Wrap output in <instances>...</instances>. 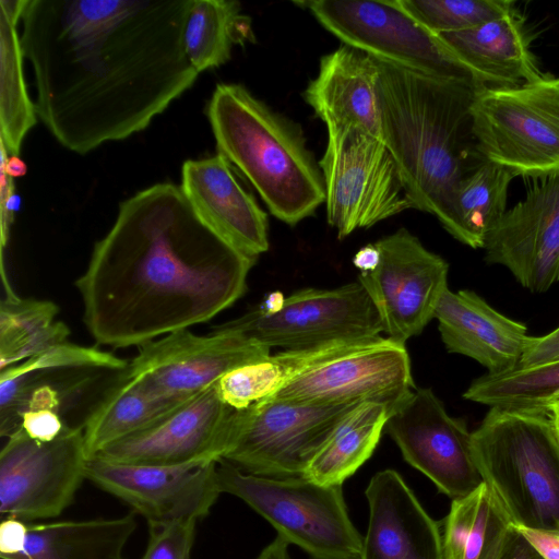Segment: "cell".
<instances>
[{"mask_svg": "<svg viewBox=\"0 0 559 559\" xmlns=\"http://www.w3.org/2000/svg\"><path fill=\"white\" fill-rule=\"evenodd\" d=\"M191 0H26L21 45L39 119L86 154L144 130L189 90L182 29Z\"/></svg>", "mask_w": 559, "mask_h": 559, "instance_id": "cell-1", "label": "cell"}, {"mask_svg": "<svg viewBox=\"0 0 559 559\" xmlns=\"http://www.w3.org/2000/svg\"><path fill=\"white\" fill-rule=\"evenodd\" d=\"M255 261L211 230L180 186L153 185L120 202L76 280L83 322L98 345L139 347L229 308Z\"/></svg>", "mask_w": 559, "mask_h": 559, "instance_id": "cell-2", "label": "cell"}, {"mask_svg": "<svg viewBox=\"0 0 559 559\" xmlns=\"http://www.w3.org/2000/svg\"><path fill=\"white\" fill-rule=\"evenodd\" d=\"M376 60L382 140L413 207L451 235L460 183L484 159L471 115L479 88Z\"/></svg>", "mask_w": 559, "mask_h": 559, "instance_id": "cell-3", "label": "cell"}, {"mask_svg": "<svg viewBox=\"0 0 559 559\" xmlns=\"http://www.w3.org/2000/svg\"><path fill=\"white\" fill-rule=\"evenodd\" d=\"M206 115L217 152L239 170L270 213L294 226L324 203V183L301 128L245 86L218 84Z\"/></svg>", "mask_w": 559, "mask_h": 559, "instance_id": "cell-4", "label": "cell"}, {"mask_svg": "<svg viewBox=\"0 0 559 559\" xmlns=\"http://www.w3.org/2000/svg\"><path fill=\"white\" fill-rule=\"evenodd\" d=\"M472 447L513 525L559 531V437L550 413L490 407Z\"/></svg>", "mask_w": 559, "mask_h": 559, "instance_id": "cell-5", "label": "cell"}, {"mask_svg": "<svg viewBox=\"0 0 559 559\" xmlns=\"http://www.w3.org/2000/svg\"><path fill=\"white\" fill-rule=\"evenodd\" d=\"M217 477L222 493L241 499L312 559H361L362 537L342 485L253 475L224 460L217 462Z\"/></svg>", "mask_w": 559, "mask_h": 559, "instance_id": "cell-6", "label": "cell"}, {"mask_svg": "<svg viewBox=\"0 0 559 559\" xmlns=\"http://www.w3.org/2000/svg\"><path fill=\"white\" fill-rule=\"evenodd\" d=\"M479 154L512 174L559 175V76L509 87H483L471 107Z\"/></svg>", "mask_w": 559, "mask_h": 559, "instance_id": "cell-7", "label": "cell"}, {"mask_svg": "<svg viewBox=\"0 0 559 559\" xmlns=\"http://www.w3.org/2000/svg\"><path fill=\"white\" fill-rule=\"evenodd\" d=\"M319 160L326 219L340 239L414 209L382 140L349 124L326 127Z\"/></svg>", "mask_w": 559, "mask_h": 559, "instance_id": "cell-8", "label": "cell"}, {"mask_svg": "<svg viewBox=\"0 0 559 559\" xmlns=\"http://www.w3.org/2000/svg\"><path fill=\"white\" fill-rule=\"evenodd\" d=\"M296 4L308 9L344 45L412 71L486 87L399 0H312Z\"/></svg>", "mask_w": 559, "mask_h": 559, "instance_id": "cell-9", "label": "cell"}, {"mask_svg": "<svg viewBox=\"0 0 559 559\" xmlns=\"http://www.w3.org/2000/svg\"><path fill=\"white\" fill-rule=\"evenodd\" d=\"M358 404L276 397L255 403L242 411L235 442L223 460L253 475L302 477L318 451Z\"/></svg>", "mask_w": 559, "mask_h": 559, "instance_id": "cell-10", "label": "cell"}, {"mask_svg": "<svg viewBox=\"0 0 559 559\" xmlns=\"http://www.w3.org/2000/svg\"><path fill=\"white\" fill-rule=\"evenodd\" d=\"M415 389L405 344L380 335L331 343L273 397L314 404L377 402L392 413Z\"/></svg>", "mask_w": 559, "mask_h": 559, "instance_id": "cell-11", "label": "cell"}, {"mask_svg": "<svg viewBox=\"0 0 559 559\" xmlns=\"http://www.w3.org/2000/svg\"><path fill=\"white\" fill-rule=\"evenodd\" d=\"M219 326L285 350L383 334L378 310L358 281L331 289H300L273 311L258 307Z\"/></svg>", "mask_w": 559, "mask_h": 559, "instance_id": "cell-12", "label": "cell"}, {"mask_svg": "<svg viewBox=\"0 0 559 559\" xmlns=\"http://www.w3.org/2000/svg\"><path fill=\"white\" fill-rule=\"evenodd\" d=\"M0 452V513L25 522L50 521L72 504L86 479L82 427L66 426L52 441L31 439L22 428Z\"/></svg>", "mask_w": 559, "mask_h": 559, "instance_id": "cell-13", "label": "cell"}, {"mask_svg": "<svg viewBox=\"0 0 559 559\" xmlns=\"http://www.w3.org/2000/svg\"><path fill=\"white\" fill-rule=\"evenodd\" d=\"M380 260L360 273L364 286L383 324V334L401 344L419 335L435 318L448 287V262L428 250L406 228L374 242Z\"/></svg>", "mask_w": 559, "mask_h": 559, "instance_id": "cell-14", "label": "cell"}, {"mask_svg": "<svg viewBox=\"0 0 559 559\" xmlns=\"http://www.w3.org/2000/svg\"><path fill=\"white\" fill-rule=\"evenodd\" d=\"M271 356V348L238 331L217 326L200 335L176 331L139 346L129 370L160 396L181 404L240 366Z\"/></svg>", "mask_w": 559, "mask_h": 559, "instance_id": "cell-15", "label": "cell"}, {"mask_svg": "<svg viewBox=\"0 0 559 559\" xmlns=\"http://www.w3.org/2000/svg\"><path fill=\"white\" fill-rule=\"evenodd\" d=\"M241 416L242 411L221 400L213 384L96 456L117 463L145 465L218 462L233 447Z\"/></svg>", "mask_w": 559, "mask_h": 559, "instance_id": "cell-16", "label": "cell"}, {"mask_svg": "<svg viewBox=\"0 0 559 559\" xmlns=\"http://www.w3.org/2000/svg\"><path fill=\"white\" fill-rule=\"evenodd\" d=\"M385 430L404 460L452 500L483 483L473 454L472 432L452 417L430 389H415L391 414Z\"/></svg>", "mask_w": 559, "mask_h": 559, "instance_id": "cell-17", "label": "cell"}, {"mask_svg": "<svg viewBox=\"0 0 559 559\" xmlns=\"http://www.w3.org/2000/svg\"><path fill=\"white\" fill-rule=\"evenodd\" d=\"M86 479L116 497L147 524L207 516L222 493L217 462L182 465L127 464L91 457Z\"/></svg>", "mask_w": 559, "mask_h": 559, "instance_id": "cell-18", "label": "cell"}, {"mask_svg": "<svg viewBox=\"0 0 559 559\" xmlns=\"http://www.w3.org/2000/svg\"><path fill=\"white\" fill-rule=\"evenodd\" d=\"M485 261L507 267L524 288L559 283V175L534 185L489 231Z\"/></svg>", "mask_w": 559, "mask_h": 559, "instance_id": "cell-19", "label": "cell"}, {"mask_svg": "<svg viewBox=\"0 0 559 559\" xmlns=\"http://www.w3.org/2000/svg\"><path fill=\"white\" fill-rule=\"evenodd\" d=\"M221 153L186 160L180 188L201 221L229 246L257 259L269 250L267 214Z\"/></svg>", "mask_w": 559, "mask_h": 559, "instance_id": "cell-20", "label": "cell"}, {"mask_svg": "<svg viewBox=\"0 0 559 559\" xmlns=\"http://www.w3.org/2000/svg\"><path fill=\"white\" fill-rule=\"evenodd\" d=\"M365 496L369 519L361 559H443L439 524L397 472L376 473Z\"/></svg>", "mask_w": 559, "mask_h": 559, "instance_id": "cell-21", "label": "cell"}, {"mask_svg": "<svg viewBox=\"0 0 559 559\" xmlns=\"http://www.w3.org/2000/svg\"><path fill=\"white\" fill-rule=\"evenodd\" d=\"M435 318L449 353L476 360L490 374L519 366L530 336L526 325L503 316L475 292L448 288Z\"/></svg>", "mask_w": 559, "mask_h": 559, "instance_id": "cell-22", "label": "cell"}, {"mask_svg": "<svg viewBox=\"0 0 559 559\" xmlns=\"http://www.w3.org/2000/svg\"><path fill=\"white\" fill-rule=\"evenodd\" d=\"M378 83L376 58L342 44L321 58L304 97L325 127L355 126L382 140Z\"/></svg>", "mask_w": 559, "mask_h": 559, "instance_id": "cell-23", "label": "cell"}, {"mask_svg": "<svg viewBox=\"0 0 559 559\" xmlns=\"http://www.w3.org/2000/svg\"><path fill=\"white\" fill-rule=\"evenodd\" d=\"M437 35L485 86H516L546 74L531 50L533 37L516 5L475 27Z\"/></svg>", "mask_w": 559, "mask_h": 559, "instance_id": "cell-24", "label": "cell"}, {"mask_svg": "<svg viewBox=\"0 0 559 559\" xmlns=\"http://www.w3.org/2000/svg\"><path fill=\"white\" fill-rule=\"evenodd\" d=\"M181 404L157 394L133 374L128 366L117 371L114 381L96 400L82 426L88 459L151 426Z\"/></svg>", "mask_w": 559, "mask_h": 559, "instance_id": "cell-25", "label": "cell"}, {"mask_svg": "<svg viewBox=\"0 0 559 559\" xmlns=\"http://www.w3.org/2000/svg\"><path fill=\"white\" fill-rule=\"evenodd\" d=\"M138 527L132 511L118 518L28 523L25 549L10 559H127Z\"/></svg>", "mask_w": 559, "mask_h": 559, "instance_id": "cell-26", "label": "cell"}, {"mask_svg": "<svg viewBox=\"0 0 559 559\" xmlns=\"http://www.w3.org/2000/svg\"><path fill=\"white\" fill-rule=\"evenodd\" d=\"M512 522L483 483L471 493L454 499L443 520V559H499Z\"/></svg>", "mask_w": 559, "mask_h": 559, "instance_id": "cell-27", "label": "cell"}, {"mask_svg": "<svg viewBox=\"0 0 559 559\" xmlns=\"http://www.w3.org/2000/svg\"><path fill=\"white\" fill-rule=\"evenodd\" d=\"M391 409L377 402L358 404L335 428L302 477L321 485H343L372 455Z\"/></svg>", "mask_w": 559, "mask_h": 559, "instance_id": "cell-28", "label": "cell"}, {"mask_svg": "<svg viewBox=\"0 0 559 559\" xmlns=\"http://www.w3.org/2000/svg\"><path fill=\"white\" fill-rule=\"evenodd\" d=\"M25 1L0 0V131L1 147L8 156H19L37 116L25 84L17 32Z\"/></svg>", "mask_w": 559, "mask_h": 559, "instance_id": "cell-29", "label": "cell"}, {"mask_svg": "<svg viewBox=\"0 0 559 559\" xmlns=\"http://www.w3.org/2000/svg\"><path fill=\"white\" fill-rule=\"evenodd\" d=\"M254 40L251 19L233 0H191L182 29L186 56L198 72L226 63L235 46Z\"/></svg>", "mask_w": 559, "mask_h": 559, "instance_id": "cell-30", "label": "cell"}, {"mask_svg": "<svg viewBox=\"0 0 559 559\" xmlns=\"http://www.w3.org/2000/svg\"><path fill=\"white\" fill-rule=\"evenodd\" d=\"M50 300L7 295L0 304V370L67 342L70 329L57 321Z\"/></svg>", "mask_w": 559, "mask_h": 559, "instance_id": "cell-31", "label": "cell"}, {"mask_svg": "<svg viewBox=\"0 0 559 559\" xmlns=\"http://www.w3.org/2000/svg\"><path fill=\"white\" fill-rule=\"evenodd\" d=\"M513 178L510 170L485 158L468 173L456 193L451 236L471 248L483 249L489 231L507 212Z\"/></svg>", "mask_w": 559, "mask_h": 559, "instance_id": "cell-32", "label": "cell"}, {"mask_svg": "<svg viewBox=\"0 0 559 559\" xmlns=\"http://www.w3.org/2000/svg\"><path fill=\"white\" fill-rule=\"evenodd\" d=\"M463 397L490 407L550 413L559 402V362L485 373L469 384Z\"/></svg>", "mask_w": 559, "mask_h": 559, "instance_id": "cell-33", "label": "cell"}, {"mask_svg": "<svg viewBox=\"0 0 559 559\" xmlns=\"http://www.w3.org/2000/svg\"><path fill=\"white\" fill-rule=\"evenodd\" d=\"M433 34L464 31L493 20L515 5L510 0H399Z\"/></svg>", "mask_w": 559, "mask_h": 559, "instance_id": "cell-34", "label": "cell"}, {"mask_svg": "<svg viewBox=\"0 0 559 559\" xmlns=\"http://www.w3.org/2000/svg\"><path fill=\"white\" fill-rule=\"evenodd\" d=\"M285 384L284 372L274 355H271L228 371L215 386L225 404L243 411L273 397Z\"/></svg>", "mask_w": 559, "mask_h": 559, "instance_id": "cell-35", "label": "cell"}, {"mask_svg": "<svg viewBox=\"0 0 559 559\" xmlns=\"http://www.w3.org/2000/svg\"><path fill=\"white\" fill-rule=\"evenodd\" d=\"M197 520L148 524V538L140 559H192Z\"/></svg>", "mask_w": 559, "mask_h": 559, "instance_id": "cell-36", "label": "cell"}, {"mask_svg": "<svg viewBox=\"0 0 559 559\" xmlns=\"http://www.w3.org/2000/svg\"><path fill=\"white\" fill-rule=\"evenodd\" d=\"M60 412L52 408H32L23 413L21 428L33 440L49 442L66 428Z\"/></svg>", "mask_w": 559, "mask_h": 559, "instance_id": "cell-37", "label": "cell"}, {"mask_svg": "<svg viewBox=\"0 0 559 559\" xmlns=\"http://www.w3.org/2000/svg\"><path fill=\"white\" fill-rule=\"evenodd\" d=\"M559 362V326L542 336H528L520 368H534Z\"/></svg>", "mask_w": 559, "mask_h": 559, "instance_id": "cell-38", "label": "cell"}, {"mask_svg": "<svg viewBox=\"0 0 559 559\" xmlns=\"http://www.w3.org/2000/svg\"><path fill=\"white\" fill-rule=\"evenodd\" d=\"M28 522L13 516H4L0 523V558H13L25 549Z\"/></svg>", "mask_w": 559, "mask_h": 559, "instance_id": "cell-39", "label": "cell"}, {"mask_svg": "<svg viewBox=\"0 0 559 559\" xmlns=\"http://www.w3.org/2000/svg\"><path fill=\"white\" fill-rule=\"evenodd\" d=\"M499 559H545L512 524Z\"/></svg>", "mask_w": 559, "mask_h": 559, "instance_id": "cell-40", "label": "cell"}, {"mask_svg": "<svg viewBox=\"0 0 559 559\" xmlns=\"http://www.w3.org/2000/svg\"><path fill=\"white\" fill-rule=\"evenodd\" d=\"M516 527L545 559H559V531Z\"/></svg>", "mask_w": 559, "mask_h": 559, "instance_id": "cell-41", "label": "cell"}, {"mask_svg": "<svg viewBox=\"0 0 559 559\" xmlns=\"http://www.w3.org/2000/svg\"><path fill=\"white\" fill-rule=\"evenodd\" d=\"M380 260V252L374 243H368L360 248L354 255L353 263L360 273L373 271Z\"/></svg>", "mask_w": 559, "mask_h": 559, "instance_id": "cell-42", "label": "cell"}, {"mask_svg": "<svg viewBox=\"0 0 559 559\" xmlns=\"http://www.w3.org/2000/svg\"><path fill=\"white\" fill-rule=\"evenodd\" d=\"M288 545V542L277 535L255 559H290Z\"/></svg>", "mask_w": 559, "mask_h": 559, "instance_id": "cell-43", "label": "cell"}, {"mask_svg": "<svg viewBox=\"0 0 559 559\" xmlns=\"http://www.w3.org/2000/svg\"><path fill=\"white\" fill-rule=\"evenodd\" d=\"M550 415L552 417V420L555 423V427L559 437V408H554L550 411Z\"/></svg>", "mask_w": 559, "mask_h": 559, "instance_id": "cell-44", "label": "cell"}, {"mask_svg": "<svg viewBox=\"0 0 559 559\" xmlns=\"http://www.w3.org/2000/svg\"><path fill=\"white\" fill-rule=\"evenodd\" d=\"M554 408H559V402L552 407Z\"/></svg>", "mask_w": 559, "mask_h": 559, "instance_id": "cell-45", "label": "cell"}]
</instances>
